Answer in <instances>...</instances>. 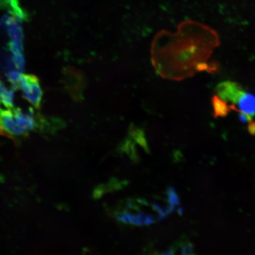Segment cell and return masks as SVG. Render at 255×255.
<instances>
[{"label":"cell","mask_w":255,"mask_h":255,"mask_svg":"<svg viewBox=\"0 0 255 255\" xmlns=\"http://www.w3.org/2000/svg\"><path fill=\"white\" fill-rule=\"evenodd\" d=\"M218 33L208 25L184 21L175 33L161 30L151 46V61L158 74L173 81H182L197 73H213L218 67L209 60L220 45Z\"/></svg>","instance_id":"1"},{"label":"cell","mask_w":255,"mask_h":255,"mask_svg":"<svg viewBox=\"0 0 255 255\" xmlns=\"http://www.w3.org/2000/svg\"><path fill=\"white\" fill-rule=\"evenodd\" d=\"M144 199L128 200L125 205L119 208L116 216L121 221L138 225H150L166 218L179 204L173 189L167 191L165 197L152 201Z\"/></svg>","instance_id":"2"},{"label":"cell","mask_w":255,"mask_h":255,"mask_svg":"<svg viewBox=\"0 0 255 255\" xmlns=\"http://www.w3.org/2000/svg\"><path fill=\"white\" fill-rule=\"evenodd\" d=\"M23 31L20 20L11 14L0 20V76L11 71L23 72Z\"/></svg>","instance_id":"3"},{"label":"cell","mask_w":255,"mask_h":255,"mask_svg":"<svg viewBox=\"0 0 255 255\" xmlns=\"http://www.w3.org/2000/svg\"><path fill=\"white\" fill-rule=\"evenodd\" d=\"M17 89L22 91V95L25 100L33 105L37 110L39 109L42 101L43 90L37 76L21 73Z\"/></svg>","instance_id":"4"},{"label":"cell","mask_w":255,"mask_h":255,"mask_svg":"<svg viewBox=\"0 0 255 255\" xmlns=\"http://www.w3.org/2000/svg\"><path fill=\"white\" fill-rule=\"evenodd\" d=\"M0 135L13 140L28 135L18 126L12 109L0 108Z\"/></svg>","instance_id":"5"},{"label":"cell","mask_w":255,"mask_h":255,"mask_svg":"<svg viewBox=\"0 0 255 255\" xmlns=\"http://www.w3.org/2000/svg\"><path fill=\"white\" fill-rule=\"evenodd\" d=\"M212 105L216 117H226L231 111L228 103L217 95L213 96Z\"/></svg>","instance_id":"6"},{"label":"cell","mask_w":255,"mask_h":255,"mask_svg":"<svg viewBox=\"0 0 255 255\" xmlns=\"http://www.w3.org/2000/svg\"><path fill=\"white\" fill-rule=\"evenodd\" d=\"M14 89L6 88L0 95V103L3 104L6 109H13L14 100Z\"/></svg>","instance_id":"7"},{"label":"cell","mask_w":255,"mask_h":255,"mask_svg":"<svg viewBox=\"0 0 255 255\" xmlns=\"http://www.w3.org/2000/svg\"><path fill=\"white\" fill-rule=\"evenodd\" d=\"M248 130L251 134L255 135V122L254 121L248 123Z\"/></svg>","instance_id":"8"},{"label":"cell","mask_w":255,"mask_h":255,"mask_svg":"<svg viewBox=\"0 0 255 255\" xmlns=\"http://www.w3.org/2000/svg\"><path fill=\"white\" fill-rule=\"evenodd\" d=\"M0 104H1V103H0Z\"/></svg>","instance_id":"9"}]
</instances>
